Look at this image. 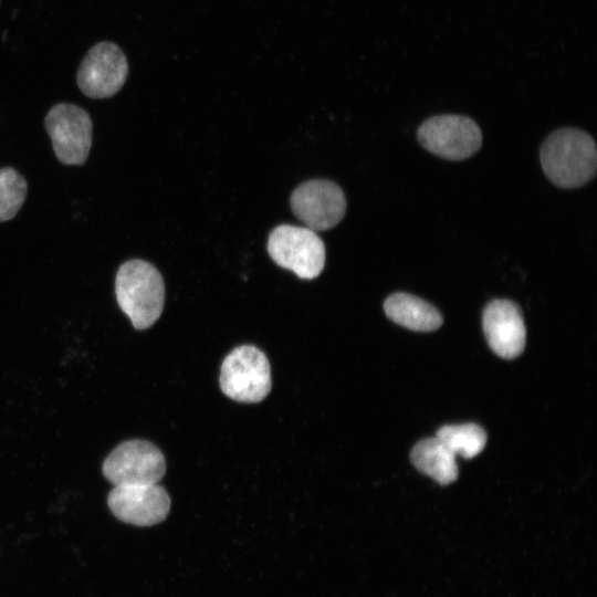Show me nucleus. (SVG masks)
Wrapping results in <instances>:
<instances>
[{"label": "nucleus", "mask_w": 597, "mask_h": 597, "mask_svg": "<svg viewBox=\"0 0 597 597\" xmlns=\"http://www.w3.org/2000/svg\"><path fill=\"white\" fill-rule=\"evenodd\" d=\"M540 155L544 172L561 188L580 187L596 174V145L583 130L563 128L554 132L543 143Z\"/></svg>", "instance_id": "f257e3e1"}, {"label": "nucleus", "mask_w": 597, "mask_h": 597, "mask_svg": "<svg viewBox=\"0 0 597 597\" xmlns=\"http://www.w3.org/2000/svg\"><path fill=\"white\" fill-rule=\"evenodd\" d=\"M454 455L471 459L485 447L486 433L475 423L444 426L436 436Z\"/></svg>", "instance_id": "4468645a"}, {"label": "nucleus", "mask_w": 597, "mask_h": 597, "mask_svg": "<svg viewBox=\"0 0 597 597\" xmlns=\"http://www.w3.org/2000/svg\"><path fill=\"white\" fill-rule=\"evenodd\" d=\"M45 128L56 158L64 165H83L92 146V119L71 103L55 104L46 114Z\"/></svg>", "instance_id": "423d86ee"}, {"label": "nucleus", "mask_w": 597, "mask_h": 597, "mask_svg": "<svg viewBox=\"0 0 597 597\" xmlns=\"http://www.w3.org/2000/svg\"><path fill=\"white\" fill-rule=\"evenodd\" d=\"M413 465L442 485L457 480L455 455L437 438L419 441L410 454Z\"/></svg>", "instance_id": "ddd939ff"}, {"label": "nucleus", "mask_w": 597, "mask_h": 597, "mask_svg": "<svg viewBox=\"0 0 597 597\" xmlns=\"http://www.w3.org/2000/svg\"><path fill=\"white\" fill-rule=\"evenodd\" d=\"M270 363L252 345L235 347L221 365L220 387L224 395L240 402H259L271 390Z\"/></svg>", "instance_id": "7ed1b4c3"}, {"label": "nucleus", "mask_w": 597, "mask_h": 597, "mask_svg": "<svg viewBox=\"0 0 597 597\" xmlns=\"http://www.w3.org/2000/svg\"><path fill=\"white\" fill-rule=\"evenodd\" d=\"M294 214L314 231L335 227L344 217L346 199L333 181L315 179L300 185L291 196Z\"/></svg>", "instance_id": "1a4fd4ad"}, {"label": "nucleus", "mask_w": 597, "mask_h": 597, "mask_svg": "<svg viewBox=\"0 0 597 597\" xmlns=\"http://www.w3.org/2000/svg\"><path fill=\"white\" fill-rule=\"evenodd\" d=\"M115 294L121 310L136 329L150 327L164 308L165 285L159 271L149 262H124L115 277Z\"/></svg>", "instance_id": "f03ea898"}, {"label": "nucleus", "mask_w": 597, "mask_h": 597, "mask_svg": "<svg viewBox=\"0 0 597 597\" xmlns=\"http://www.w3.org/2000/svg\"><path fill=\"white\" fill-rule=\"evenodd\" d=\"M107 503L118 520L137 526L155 525L164 521L170 510L169 495L157 483L116 485Z\"/></svg>", "instance_id": "9d476101"}, {"label": "nucleus", "mask_w": 597, "mask_h": 597, "mask_svg": "<svg viewBox=\"0 0 597 597\" xmlns=\"http://www.w3.org/2000/svg\"><path fill=\"white\" fill-rule=\"evenodd\" d=\"M102 469L104 476L115 486L156 484L166 472V462L158 447L134 439L111 451Z\"/></svg>", "instance_id": "39448f33"}, {"label": "nucleus", "mask_w": 597, "mask_h": 597, "mask_svg": "<svg viewBox=\"0 0 597 597\" xmlns=\"http://www.w3.org/2000/svg\"><path fill=\"white\" fill-rule=\"evenodd\" d=\"M483 331L491 349L502 358L521 355L526 329L520 307L510 300H493L483 312Z\"/></svg>", "instance_id": "9b49d317"}, {"label": "nucleus", "mask_w": 597, "mask_h": 597, "mask_svg": "<svg viewBox=\"0 0 597 597\" xmlns=\"http://www.w3.org/2000/svg\"><path fill=\"white\" fill-rule=\"evenodd\" d=\"M386 315L395 323L417 332H431L443 322L440 312L426 301L407 293H395L384 303Z\"/></svg>", "instance_id": "f8f14e48"}, {"label": "nucleus", "mask_w": 597, "mask_h": 597, "mask_svg": "<svg viewBox=\"0 0 597 597\" xmlns=\"http://www.w3.org/2000/svg\"><path fill=\"white\" fill-rule=\"evenodd\" d=\"M418 139L428 151L446 159L462 160L481 147L482 134L474 121L462 115H438L418 129Z\"/></svg>", "instance_id": "0eeeda50"}, {"label": "nucleus", "mask_w": 597, "mask_h": 597, "mask_svg": "<svg viewBox=\"0 0 597 597\" xmlns=\"http://www.w3.org/2000/svg\"><path fill=\"white\" fill-rule=\"evenodd\" d=\"M28 191L27 180L11 167L0 168V222L12 219L22 207Z\"/></svg>", "instance_id": "2eb2a0df"}, {"label": "nucleus", "mask_w": 597, "mask_h": 597, "mask_svg": "<svg viewBox=\"0 0 597 597\" xmlns=\"http://www.w3.org/2000/svg\"><path fill=\"white\" fill-rule=\"evenodd\" d=\"M127 75L128 63L122 49L103 41L93 45L82 60L76 82L87 97L107 98L123 87Z\"/></svg>", "instance_id": "6e6552de"}, {"label": "nucleus", "mask_w": 597, "mask_h": 597, "mask_svg": "<svg viewBox=\"0 0 597 597\" xmlns=\"http://www.w3.org/2000/svg\"><path fill=\"white\" fill-rule=\"evenodd\" d=\"M268 251L277 265L301 279H315L324 269V243L314 230L306 227H276L269 237Z\"/></svg>", "instance_id": "20e7f679"}]
</instances>
